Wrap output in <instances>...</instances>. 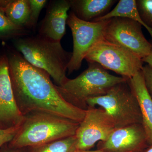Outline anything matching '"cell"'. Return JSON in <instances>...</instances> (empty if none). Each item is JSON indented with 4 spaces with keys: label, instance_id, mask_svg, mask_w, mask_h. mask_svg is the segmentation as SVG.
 Wrapping results in <instances>:
<instances>
[{
    "label": "cell",
    "instance_id": "1",
    "mask_svg": "<svg viewBox=\"0 0 152 152\" xmlns=\"http://www.w3.org/2000/svg\"><path fill=\"white\" fill-rule=\"evenodd\" d=\"M7 57L15 99L23 115L42 112L77 123L83 121L86 110L65 100L47 72L32 65L17 50Z\"/></svg>",
    "mask_w": 152,
    "mask_h": 152
},
{
    "label": "cell",
    "instance_id": "25",
    "mask_svg": "<svg viewBox=\"0 0 152 152\" xmlns=\"http://www.w3.org/2000/svg\"><path fill=\"white\" fill-rule=\"evenodd\" d=\"M139 152H152V145H148L145 148Z\"/></svg>",
    "mask_w": 152,
    "mask_h": 152
},
{
    "label": "cell",
    "instance_id": "23",
    "mask_svg": "<svg viewBox=\"0 0 152 152\" xmlns=\"http://www.w3.org/2000/svg\"><path fill=\"white\" fill-rule=\"evenodd\" d=\"M1 152H26V148L16 149L9 147L2 150Z\"/></svg>",
    "mask_w": 152,
    "mask_h": 152
},
{
    "label": "cell",
    "instance_id": "14",
    "mask_svg": "<svg viewBox=\"0 0 152 152\" xmlns=\"http://www.w3.org/2000/svg\"><path fill=\"white\" fill-rule=\"evenodd\" d=\"M117 1L69 0L71 12L78 18L93 22L107 14Z\"/></svg>",
    "mask_w": 152,
    "mask_h": 152
},
{
    "label": "cell",
    "instance_id": "3",
    "mask_svg": "<svg viewBox=\"0 0 152 152\" xmlns=\"http://www.w3.org/2000/svg\"><path fill=\"white\" fill-rule=\"evenodd\" d=\"M16 50L32 65L47 72L57 86H61L67 80L66 75L72 52L66 51L61 42L41 37L25 36L14 39Z\"/></svg>",
    "mask_w": 152,
    "mask_h": 152
},
{
    "label": "cell",
    "instance_id": "7",
    "mask_svg": "<svg viewBox=\"0 0 152 152\" xmlns=\"http://www.w3.org/2000/svg\"><path fill=\"white\" fill-rule=\"evenodd\" d=\"M108 20L87 22L78 18L72 12L68 15L67 25L72 31L73 40L72 56L67 68L70 75L78 70L83 60L96 44L104 39Z\"/></svg>",
    "mask_w": 152,
    "mask_h": 152
},
{
    "label": "cell",
    "instance_id": "4",
    "mask_svg": "<svg viewBox=\"0 0 152 152\" xmlns=\"http://www.w3.org/2000/svg\"><path fill=\"white\" fill-rule=\"evenodd\" d=\"M129 80L111 75L97 63H88V67L80 75L56 87L67 102L86 110L89 99L104 96L114 86Z\"/></svg>",
    "mask_w": 152,
    "mask_h": 152
},
{
    "label": "cell",
    "instance_id": "9",
    "mask_svg": "<svg viewBox=\"0 0 152 152\" xmlns=\"http://www.w3.org/2000/svg\"><path fill=\"white\" fill-rule=\"evenodd\" d=\"M115 129L111 116L102 108H88L75 134L80 151H89L99 142L104 141Z\"/></svg>",
    "mask_w": 152,
    "mask_h": 152
},
{
    "label": "cell",
    "instance_id": "10",
    "mask_svg": "<svg viewBox=\"0 0 152 152\" xmlns=\"http://www.w3.org/2000/svg\"><path fill=\"white\" fill-rule=\"evenodd\" d=\"M148 145L142 124L115 129L104 141L98 143L97 150L109 152H139Z\"/></svg>",
    "mask_w": 152,
    "mask_h": 152
},
{
    "label": "cell",
    "instance_id": "5",
    "mask_svg": "<svg viewBox=\"0 0 152 152\" xmlns=\"http://www.w3.org/2000/svg\"><path fill=\"white\" fill-rule=\"evenodd\" d=\"M87 104L88 108L99 106L104 110L113 120L115 129L142 124L140 105L128 80L114 86L104 96L90 99Z\"/></svg>",
    "mask_w": 152,
    "mask_h": 152
},
{
    "label": "cell",
    "instance_id": "12",
    "mask_svg": "<svg viewBox=\"0 0 152 152\" xmlns=\"http://www.w3.org/2000/svg\"><path fill=\"white\" fill-rule=\"evenodd\" d=\"M70 9L69 0L50 1L38 35L50 40L61 42L66 34L68 12Z\"/></svg>",
    "mask_w": 152,
    "mask_h": 152
},
{
    "label": "cell",
    "instance_id": "6",
    "mask_svg": "<svg viewBox=\"0 0 152 152\" xmlns=\"http://www.w3.org/2000/svg\"><path fill=\"white\" fill-rule=\"evenodd\" d=\"M85 59L88 63H97L105 69L129 79L141 70L143 66L141 58L104 38L91 49Z\"/></svg>",
    "mask_w": 152,
    "mask_h": 152
},
{
    "label": "cell",
    "instance_id": "22",
    "mask_svg": "<svg viewBox=\"0 0 152 152\" xmlns=\"http://www.w3.org/2000/svg\"><path fill=\"white\" fill-rule=\"evenodd\" d=\"M142 71L146 87L152 98V68L147 64L143 66Z\"/></svg>",
    "mask_w": 152,
    "mask_h": 152
},
{
    "label": "cell",
    "instance_id": "15",
    "mask_svg": "<svg viewBox=\"0 0 152 152\" xmlns=\"http://www.w3.org/2000/svg\"><path fill=\"white\" fill-rule=\"evenodd\" d=\"M118 17L127 18L140 23L146 29L152 39V29L148 27L142 20L135 0H120L113 10L93 22L105 20Z\"/></svg>",
    "mask_w": 152,
    "mask_h": 152
},
{
    "label": "cell",
    "instance_id": "19",
    "mask_svg": "<svg viewBox=\"0 0 152 152\" xmlns=\"http://www.w3.org/2000/svg\"><path fill=\"white\" fill-rule=\"evenodd\" d=\"M30 15L27 29L34 30L37 27L38 19L42 10L46 4V0H29Z\"/></svg>",
    "mask_w": 152,
    "mask_h": 152
},
{
    "label": "cell",
    "instance_id": "18",
    "mask_svg": "<svg viewBox=\"0 0 152 152\" xmlns=\"http://www.w3.org/2000/svg\"><path fill=\"white\" fill-rule=\"evenodd\" d=\"M29 30L13 23L6 15L4 11L0 9V39H17L28 35Z\"/></svg>",
    "mask_w": 152,
    "mask_h": 152
},
{
    "label": "cell",
    "instance_id": "26",
    "mask_svg": "<svg viewBox=\"0 0 152 152\" xmlns=\"http://www.w3.org/2000/svg\"><path fill=\"white\" fill-rule=\"evenodd\" d=\"M81 151V152H109L104 151H99V150H96V151Z\"/></svg>",
    "mask_w": 152,
    "mask_h": 152
},
{
    "label": "cell",
    "instance_id": "11",
    "mask_svg": "<svg viewBox=\"0 0 152 152\" xmlns=\"http://www.w3.org/2000/svg\"><path fill=\"white\" fill-rule=\"evenodd\" d=\"M23 117L15 99L7 56L0 57V128L20 126Z\"/></svg>",
    "mask_w": 152,
    "mask_h": 152
},
{
    "label": "cell",
    "instance_id": "2",
    "mask_svg": "<svg viewBox=\"0 0 152 152\" xmlns=\"http://www.w3.org/2000/svg\"><path fill=\"white\" fill-rule=\"evenodd\" d=\"M80 123L48 113L24 115L9 146L16 149L40 145L75 135Z\"/></svg>",
    "mask_w": 152,
    "mask_h": 152
},
{
    "label": "cell",
    "instance_id": "24",
    "mask_svg": "<svg viewBox=\"0 0 152 152\" xmlns=\"http://www.w3.org/2000/svg\"><path fill=\"white\" fill-rule=\"evenodd\" d=\"M142 60L143 63H147V64L148 65L152 68V49L150 54L145 58H144Z\"/></svg>",
    "mask_w": 152,
    "mask_h": 152
},
{
    "label": "cell",
    "instance_id": "13",
    "mask_svg": "<svg viewBox=\"0 0 152 152\" xmlns=\"http://www.w3.org/2000/svg\"><path fill=\"white\" fill-rule=\"evenodd\" d=\"M131 89L138 102L142 116V125L148 145H152V98L148 92L142 70L128 80Z\"/></svg>",
    "mask_w": 152,
    "mask_h": 152
},
{
    "label": "cell",
    "instance_id": "21",
    "mask_svg": "<svg viewBox=\"0 0 152 152\" xmlns=\"http://www.w3.org/2000/svg\"><path fill=\"white\" fill-rule=\"evenodd\" d=\"M19 127L2 129L0 128V148L4 145L10 143L15 135Z\"/></svg>",
    "mask_w": 152,
    "mask_h": 152
},
{
    "label": "cell",
    "instance_id": "8",
    "mask_svg": "<svg viewBox=\"0 0 152 152\" xmlns=\"http://www.w3.org/2000/svg\"><path fill=\"white\" fill-rule=\"evenodd\" d=\"M142 26L140 23L127 18H112L108 20L104 38L142 59L150 54L152 44L144 36Z\"/></svg>",
    "mask_w": 152,
    "mask_h": 152
},
{
    "label": "cell",
    "instance_id": "27",
    "mask_svg": "<svg viewBox=\"0 0 152 152\" xmlns=\"http://www.w3.org/2000/svg\"><path fill=\"white\" fill-rule=\"evenodd\" d=\"M76 152H81V151H79V150H77V151H76Z\"/></svg>",
    "mask_w": 152,
    "mask_h": 152
},
{
    "label": "cell",
    "instance_id": "16",
    "mask_svg": "<svg viewBox=\"0 0 152 152\" xmlns=\"http://www.w3.org/2000/svg\"><path fill=\"white\" fill-rule=\"evenodd\" d=\"M4 12L8 18L13 23L27 29L30 15L29 0L10 1L4 9Z\"/></svg>",
    "mask_w": 152,
    "mask_h": 152
},
{
    "label": "cell",
    "instance_id": "17",
    "mask_svg": "<svg viewBox=\"0 0 152 152\" xmlns=\"http://www.w3.org/2000/svg\"><path fill=\"white\" fill-rule=\"evenodd\" d=\"M77 150L75 135L26 148V152H76Z\"/></svg>",
    "mask_w": 152,
    "mask_h": 152
},
{
    "label": "cell",
    "instance_id": "20",
    "mask_svg": "<svg viewBox=\"0 0 152 152\" xmlns=\"http://www.w3.org/2000/svg\"><path fill=\"white\" fill-rule=\"evenodd\" d=\"M139 14L144 23L152 29V0L136 1Z\"/></svg>",
    "mask_w": 152,
    "mask_h": 152
}]
</instances>
